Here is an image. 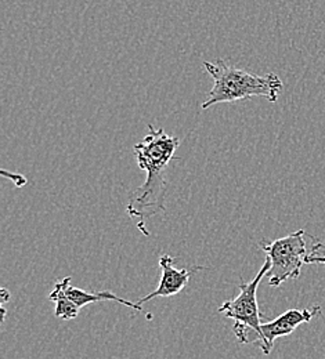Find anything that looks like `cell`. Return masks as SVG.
<instances>
[{
	"mask_svg": "<svg viewBox=\"0 0 325 359\" xmlns=\"http://www.w3.org/2000/svg\"><path fill=\"white\" fill-rule=\"evenodd\" d=\"M150 133L133 147L140 169L147 173L145 181L131 194L126 212L131 219L138 220V228L150 235L145 223L150 217L166 212V169L180 147V140L166 133L164 129L155 130L148 125Z\"/></svg>",
	"mask_w": 325,
	"mask_h": 359,
	"instance_id": "cell-1",
	"label": "cell"
},
{
	"mask_svg": "<svg viewBox=\"0 0 325 359\" xmlns=\"http://www.w3.org/2000/svg\"><path fill=\"white\" fill-rule=\"evenodd\" d=\"M204 68L213 79V88L202 102V109L253 97H265L270 102H276L284 90V83L276 74L256 75L229 65L225 60L205 61Z\"/></svg>",
	"mask_w": 325,
	"mask_h": 359,
	"instance_id": "cell-2",
	"label": "cell"
},
{
	"mask_svg": "<svg viewBox=\"0 0 325 359\" xmlns=\"http://www.w3.org/2000/svg\"><path fill=\"white\" fill-rule=\"evenodd\" d=\"M272 267L270 259L266 257L258 275L248 283L239 285V294L232 300L225 302L219 307V313L230 318L234 323V334L242 344H260L262 341V323L265 316L258 304V287L260 280L267 275Z\"/></svg>",
	"mask_w": 325,
	"mask_h": 359,
	"instance_id": "cell-3",
	"label": "cell"
},
{
	"mask_svg": "<svg viewBox=\"0 0 325 359\" xmlns=\"http://www.w3.org/2000/svg\"><path fill=\"white\" fill-rule=\"evenodd\" d=\"M307 233L299 229L273 242L260 241L259 246L270 259L272 267L267 272L269 285L279 286L288 279H298L302 267L306 264V257L310 255L306 238ZM313 248V246H312Z\"/></svg>",
	"mask_w": 325,
	"mask_h": 359,
	"instance_id": "cell-4",
	"label": "cell"
},
{
	"mask_svg": "<svg viewBox=\"0 0 325 359\" xmlns=\"http://www.w3.org/2000/svg\"><path fill=\"white\" fill-rule=\"evenodd\" d=\"M321 314V307L314 306L312 309H292L279 315V318L262 323V341L259 344L262 353L269 355L274 347V341L279 337L292 334L300 325L310 322L313 318Z\"/></svg>",
	"mask_w": 325,
	"mask_h": 359,
	"instance_id": "cell-5",
	"label": "cell"
},
{
	"mask_svg": "<svg viewBox=\"0 0 325 359\" xmlns=\"http://www.w3.org/2000/svg\"><path fill=\"white\" fill-rule=\"evenodd\" d=\"M173 263H175V259L172 256H169V255H162L161 256L159 267L162 269V275H161L159 285L148 296L140 299V306L152 300V299L176 296L186 287L188 282H190L192 271L187 269H175Z\"/></svg>",
	"mask_w": 325,
	"mask_h": 359,
	"instance_id": "cell-6",
	"label": "cell"
},
{
	"mask_svg": "<svg viewBox=\"0 0 325 359\" xmlns=\"http://www.w3.org/2000/svg\"><path fill=\"white\" fill-rule=\"evenodd\" d=\"M60 286L62 287L64 293L67 294V297L81 310L84 309L85 306L88 304H93V303H98V302H118L119 304H124L132 310H136V311H141V306L139 303H132V302H128L117 294H114L112 292H108V290H104V292H98V293H92V292H86V290H82L79 287H74L71 286V276H67L61 280H58Z\"/></svg>",
	"mask_w": 325,
	"mask_h": 359,
	"instance_id": "cell-7",
	"label": "cell"
},
{
	"mask_svg": "<svg viewBox=\"0 0 325 359\" xmlns=\"http://www.w3.org/2000/svg\"><path fill=\"white\" fill-rule=\"evenodd\" d=\"M48 300L55 304L54 315L57 318L64 319V320H72V319L78 318L81 310L67 297V294L64 293V290L58 282H55L54 290L50 293Z\"/></svg>",
	"mask_w": 325,
	"mask_h": 359,
	"instance_id": "cell-8",
	"label": "cell"
},
{
	"mask_svg": "<svg viewBox=\"0 0 325 359\" xmlns=\"http://www.w3.org/2000/svg\"><path fill=\"white\" fill-rule=\"evenodd\" d=\"M1 175L3 176H6L7 179H13L14 181H17V180H20L18 182H17V185L18 187H22L25 182H27V180L24 179V176H21V175H15V173H8V172H6V170H3L1 172Z\"/></svg>",
	"mask_w": 325,
	"mask_h": 359,
	"instance_id": "cell-9",
	"label": "cell"
}]
</instances>
